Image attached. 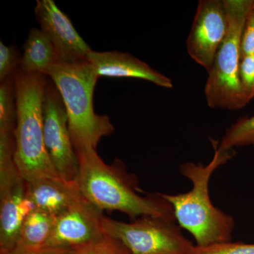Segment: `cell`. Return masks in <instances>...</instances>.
I'll list each match as a JSON object with an SVG mask.
<instances>
[{
  "mask_svg": "<svg viewBox=\"0 0 254 254\" xmlns=\"http://www.w3.org/2000/svg\"><path fill=\"white\" fill-rule=\"evenodd\" d=\"M240 79L242 88L249 99L254 98V55L241 59Z\"/></svg>",
  "mask_w": 254,
  "mask_h": 254,
  "instance_id": "44dd1931",
  "label": "cell"
},
{
  "mask_svg": "<svg viewBox=\"0 0 254 254\" xmlns=\"http://www.w3.org/2000/svg\"><path fill=\"white\" fill-rule=\"evenodd\" d=\"M14 80L17 108L14 159L18 172L26 182L60 177L44 141L43 103L48 76L25 72L19 67Z\"/></svg>",
  "mask_w": 254,
  "mask_h": 254,
  "instance_id": "3957f363",
  "label": "cell"
},
{
  "mask_svg": "<svg viewBox=\"0 0 254 254\" xmlns=\"http://www.w3.org/2000/svg\"><path fill=\"white\" fill-rule=\"evenodd\" d=\"M61 63L49 37L38 28H32L23 46L20 68L25 72L46 74L50 66Z\"/></svg>",
  "mask_w": 254,
  "mask_h": 254,
  "instance_id": "5bb4252c",
  "label": "cell"
},
{
  "mask_svg": "<svg viewBox=\"0 0 254 254\" xmlns=\"http://www.w3.org/2000/svg\"><path fill=\"white\" fill-rule=\"evenodd\" d=\"M56 216L36 210L26 218L21 227L17 244L13 250L33 251L46 247L49 240Z\"/></svg>",
  "mask_w": 254,
  "mask_h": 254,
  "instance_id": "9a60e30c",
  "label": "cell"
},
{
  "mask_svg": "<svg viewBox=\"0 0 254 254\" xmlns=\"http://www.w3.org/2000/svg\"><path fill=\"white\" fill-rule=\"evenodd\" d=\"M13 134L0 136V254L12 251L25 220L36 210L14 162Z\"/></svg>",
  "mask_w": 254,
  "mask_h": 254,
  "instance_id": "52a82bcc",
  "label": "cell"
},
{
  "mask_svg": "<svg viewBox=\"0 0 254 254\" xmlns=\"http://www.w3.org/2000/svg\"><path fill=\"white\" fill-rule=\"evenodd\" d=\"M46 76L53 81L63 98L68 128L76 153L94 148L103 137L115 130L108 115L95 113L93 95L99 76L88 61L58 63L48 68Z\"/></svg>",
  "mask_w": 254,
  "mask_h": 254,
  "instance_id": "277c9868",
  "label": "cell"
},
{
  "mask_svg": "<svg viewBox=\"0 0 254 254\" xmlns=\"http://www.w3.org/2000/svg\"><path fill=\"white\" fill-rule=\"evenodd\" d=\"M21 56L16 46L0 42V83L14 76L21 66Z\"/></svg>",
  "mask_w": 254,
  "mask_h": 254,
  "instance_id": "d6986e66",
  "label": "cell"
},
{
  "mask_svg": "<svg viewBox=\"0 0 254 254\" xmlns=\"http://www.w3.org/2000/svg\"><path fill=\"white\" fill-rule=\"evenodd\" d=\"M190 254H254V245L227 242L208 247L194 246Z\"/></svg>",
  "mask_w": 254,
  "mask_h": 254,
  "instance_id": "ffe728a7",
  "label": "cell"
},
{
  "mask_svg": "<svg viewBox=\"0 0 254 254\" xmlns=\"http://www.w3.org/2000/svg\"><path fill=\"white\" fill-rule=\"evenodd\" d=\"M35 14L40 29L49 37L61 63L87 61L91 47L78 34L69 18L53 0H38Z\"/></svg>",
  "mask_w": 254,
  "mask_h": 254,
  "instance_id": "8fae6325",
  "label": "cell"
},
{
  "mask_svg": "<svg viewBox=\"0 0 254 254\" xmlns=\"http://www.w3.org/2000/svg\"><path fill=\"white\" fill-rule=\"evenodd\" d=\"M73 252L74 254H131L120 241L105 234L100 240Z\"/></svg>",
  "mask_w": 254,
  "mask_h": 254,
  "instance_id": "ac0fdd59",
  "label": "cell"
},
{
  "mask_svg": "<svg viewBox=\"0 0 254 254\" xmlns=\"http://www.w3.org/2000/svg\"><path fill=\"white\" fill-rule=\"evenodd\" d=\"M226 12L223 0H201L198 2L187 41L191 59L207 72L226 36Z\"/></svg>",
  "mask_w": 254,
  "mask_h": 254,
  "instance_id": "9c48e42d",
  "label": "cell"
},
{
  "mask_svg": "<svg viewBox=\"0 0 254 254\" xmlns=\"http://www.w3.org/2000/svg\"><path fill=\"white\" fill-rule=\"evenodd\" d=\"M17 118L14 76L0 83V133H14Z\"/></svg>",
  "mask_w": 254,
  "mask_h": 254,
  "instance_id": "2e32d148",
  "label": "cell"
},
{
  "mask_svg": "<svg viewBox=\"0 0 254 254\" xmlns=\"http://www.w3.org/2000/svg\"><path fill=\"white\" fill-rule=\"evenodd\" d=\"M226 12V36L208 71L205 86L207 104L211 108L231 111L242 109L251 101L240 79L242 31L254 0H223Z\"/></svg>",
  "mask_w": 254,
  "mask_h": 254,
  "instance_id": "5b68a950",
  "label": "cell"
},
{
  "mask_svg": "<svg viewBox=\"0 0 254 254\" xmlns=\"http://www.w3.org/2000/svg\"><path fill=\"white\" fill-rule=\"evenodd\" d=\"M103 211L86 198L57 215L54 227L45 247L75 250L104 237Z\"/></svg>",
  "mask_w": 254,
  "mask_h": 254,
  "instance_id": "30bf717a",
  "label": "cell"
},
{
  "mask_svg": "<svg viewBox=\"0 0 254 254\" xmlns=\"http://www.w3.org/2000/svg\"><path fill=\"white\" fill-rule=\"evenodd\" d=\"M218 148L234 149L235 147L254 145V115L239 119L227 128L221 141H217Z\"/></svg>",
  "mask_w": 254,
  "mask_h": 254,
  "instance_id": "e0dca14e",
  "label": "cell"
},
{
  "mask_svg": "<svg viewBox=\"0 0 254 254\" xmlns=\"http://www.w3.org/2000/svg\"><path fill=\"white\" fill-rule=\"evenodd\" d=\"M215 154L207 165L191 162L182 163L180 171L192 182L193 187L187 193L162 196L173 205L175 219L182 228L190 232L198 247L230 242L235 220L214 206L209 195V182L215 170L227 163L235 154L234 149L218 148L212 141Z\"/></svg>",
  "mask_w": 254,
  "mask_h": 254,
  "instance_id": "7a4b0ae2",
  "label": "cell"
},
{
  "mask_svg": "<svg viewBox=\"0 0 254 254\" xmlns=\"http://www.w3.org/2000/svg\"><path fill=\"white\" fill-rule=\"evenodd\" d=\"M26 196L37 210L60 215L84 198L76 181L45 177L26 182Z\"/></svg>",
  "mask_w": 254,
  "mask_h": 254,
  "instance_id": "4fadbf2b",
  "label": "cell"
},
{
  "mask_svg": "<svg viewBox=\"0 0 254 254\" xmlns=\"http://www.w3.org/2000/svg\"><path fill=\"white\" fill-rule=\"evenodd\" d=\"M240 51L241 59L254 55V3L246 19L242 31Z\"/></svg>",
  "mask_w": 254,
  "mask_h": 254,
  "instance_id": "7402d4cb",
  "label": "cell"
},
{
  "mask_svg": "<svg viewBox=\"0 0 254 254\" xmlns=\"http://www.w3.org/2000/svg\"><path fill=\"white\" fill-rule=\"evenodd\" d=\"M101 225L105 235L120 241L131 254H190L194 247L175 220L144 216L125 222L103 216Z\"/></svg>",
  "mask_w": 254,
  "mask_h": 254,
  "instance_id": "8992f818",
  "label": "cell"
},
{
  "mask_svg": "<svg viewBox=\"0 0 254 254\" xmlns=\"http://www.w3.org/2000/svg\"><path fill=\"white\" fill-rule=\"evenodd\" d=\"M43 133L47 153L57 173L64 180L76 181L79 165L67 113L58 88L48 76L43 103Z\"/></svg>",
  "mask_w": 254,
  "mask_h": 254,
  "instance_id": "ba28073f",
  "label": "cell"
},
{
  "mask_svg": "<svg viewBox=\"0 0 254 254\" xmlns=\"http://www.w3.org/2000/svg\"><path fill=\"white\" fill-rule=\"evenodd\" d=\"M6 254H74V252L67 249L43 247L40 250L33 251L12 250Z\"/></svg>",
  "mask_w": 254,
  "mask_h": 254,
  "instance_id": "603a6c76",
  "label": "cell"
},
{
  "mask_svg": "<svg viewBox=\"0 0 254 254\" xmlns=\"http://www.w3.org/2000/svg\"><path fill=\"white\" fill-rule=\"evenodd\" d=\"M87 61L93 65L99 78H138L165 88L170 89L173 87L170 78L129 53L92 50Z\"/></svg>",
  "mask_w": 254,
  "mask_h": 254,
  "instance_id": "7c38bea8",
  "label": "cell"
},
{
  "mask_svg": "<svg viewBox=\"0 0 254 254\" xmlns=\"http://www.w3.org/2000/svg\"><path fill=\"white\" fill-rule=\"evenodd\" d=\"M76 182L82 195L100 210H118L133 220L153 216L175 220L173 205L161 193L143 196L133 174L127 172L121 160L112 165L103 161L94 148L77 152Z\"/></svg>",
  "mask_w": 254,
  "mask_h": 254,
  "instance_id": "6da1fadb",
  "label": "cell"
}]
</instances>
